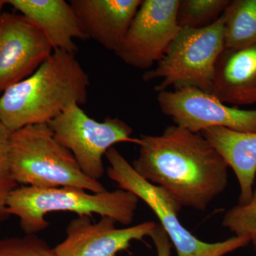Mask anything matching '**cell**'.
<instances>
[{
  "instance_id": "1",
  "label": "cell",
  "mask_w": 256,
  "mask_h": 256,
  "mask_svg": "<svg viewBox=\"0 0 256 256\" xmlns=\"http://www.w3.org/2000/svg\"><path fill=\"white\" fill-rule=\"evenodd\" d=\"M140 140L132 168L182 207L204 210L226 188L228 165L201 133L174 124Z\"/></svg>"
},
{
  "instance_id": "2",
  "label": "cell",
  "mask_w": 256,
  "mask_h": 256,
  "mask_svg": "<svg viewBox=\"0 0 256 256\" xmlns=\"http://www.w3.org/2000/svg\"><path fill=\"white\" fill-rule=\"evenodd\" d=\"M90 79L75 54L56 50L30 77L0 97V122L10 133L48 124L70 106L86 104Z\"/></svg>"
},
{
  "instance_id": "3",
  "label": "cell",
  "mask_w": 256,
  "mask_h": 256,
  "mask_svg": "<svg viewBox=\"0 0 256 256\" xmlns=\"http://www.w3.org/2000/svg\"><path fill=\"white\" fill-rule=\"evenodd\" d=\"M139 200L131 192L121 188L90 194L75 188L22 186L10 194L6 212L20 218V226L26 235H34L50 226L45 216L53 212H74L78 216L90 217L97 214L128 226L132 223Z\"/></svg>"
},
{
  "instance_id": "4",
  "label": "cell",
  "mask_w": 256,
  "mask_h": 256,
  "mask_svg": "<svg viewBox=\"0 0 256 256\" xmlns=\"http://www.w3.org/2000/svg\"><path fill=\"white\" fill-rule=\"evenodd\" d=\"M9 160L18 184L75 188L92 193L106 191L100 182L82 172L73 154L56 139L48 124L26 126L11 133Z\"/></svg>"
},
{
  "instance_id": "5",
  "label": "cell",
  "mask_w": 256,
  "mask_h": 256,
  "mask_svg": "<svg viewBox=\"0 0 256 256\" xmlns=\"http://www.w3.org/2000/svg\"><path fill=\"white\" fill-rule=\"evenodd\" d=\"M225 48L224 16L202 28H180L164 57L156 68L148 70L143 80L161 79L158 92L184 88H196L212 94L216 66Z\"/></svg>"
},
{
  "instance_id": "6",
  "label": "cell",
  "mask_w": 256,
  "mask_h": 256,
  "mask_svg": "<svg viewBox=\"0 0 256 256\" xmlns=\"http://www.w3.org/2000/svg\"><path fill=\"white\" fill-rule=\"evenodd\" d=\"M106 156L110 164L107 170L108 178L117 183L120 188L131 192L150 208L176 248L178 256H224L248 245V239L236 236L216 242L197 238L178 220V212L182 207L164 190L140 176L114 146L108 150Z\"/></svg>"
},
{
  "instance_id": "7",
  "label": "cell",
  "mask_w": 256,
  "mask_h": 256,
  "mask_svg": "<svg viewBox=\"0 0 256 256\" xmlns=\"http://www.w3.org/2000/svg\"><path fill=\"white\" fill-rule=\"evenodd\" d=\"M48 124L56 139L73 154L82 172L97 181L105 174L102 158L114 144L141 142L132 137V128L124 121L107 117L99 122L78 105L70 106Z\"/></svg>"
},
{
  "instance_id": "8",
  "label": "cell",
  "mask_w": 256,
  "mask_h": 256,
  "mask_svg": "<svg viewBox=\"0 0 256 256\" xmlns=\"http://www.w3.org/2000/svg\"><path fill=\"white\" fill-rule=\"evenodd\" d=\"M180 0H142L118 50L124 64L148 69L164 57L180 30Z\"/></svg>"
},
{
  "instance_id": "9",
  "label": "cell",
  "mask_w": 256,
  "mask_h": 256,
  "mask_svg": "<svg viewBox=\"0 0 256 256\" xmlns=\"http://www.w3.org/2000/svg\"><path fill=\"white\" fill-rule=\"evenodd\" d=\"M158 101L160 110L171 118L175 126L191 132L222 127L256 132V110L226 106L214 94L196 88L160 92Z\"/></svg>"
},
{
  "instance_id": "10",
  "label": "cell",
  "mask_w": 256,
  "mask_h": 256,
  "mask_svg": "<svg viewBox=\"0 0 256 256\" xmlns=\"http://www.w3.org/2000/svg\"><path fill=\"white\" fill-rule=\"evenodd\" d=\"M54 52L45 35L23 15L0 16V92L32 75Z\"/></svg>"
},
{
  "instance_id": "11",
  "label": "cell",
  "mask_w": 256,
  "mask_h": 256,
  "mask_svg": "<svg viewBox=\"0 0 256 256\" xmlns=\"http://www.w3.org/2000/svg\"><path fill=\"white\" fill-rule=\"evenodd\" d=\"M116 220L101 216L92 223L90 216H82L69 222L66 238L54 248L56 256H116L127 250L132 240L151 236L158 224L146 222L124 228L116 227Z\"/></svg>"
},
{
  "instance_id": "12",
  "label": "cell",
  "mask_w": 256,
  "mask_h": 256,
  "mask_svg": "<svg viewBox=\"0 0 256 256\" xmlns=\"http://www.w3.org/2000/svg\"><path fill=\"white\" fill-rule=\"evenodd\" d=\"M88 40L116 52L142 0H70Z\"/></svg>"
},
{
  "instance_id": "13",
  "label": "cell",
  "mask_w": 256,
  "mask_h": 256,
  "mask_svg": "<svg viewBox=\"0 0 256 256\" xmlns=\"http://www.w3.org/2000/svg\"><path fill=\"white\" fill-rule=\"evenodd\" d=\"M33 23L54 50L75 54L76 40H86L75 12L65 0H4Z\"/></svg>"
},
{
  "instance_id": "14",
  "label": "cell",
  "mask_w": 256,
  "mask_h": 256,
  "mask_svg": "<svg viewBox=\"0 0 256 256\" xmlns=\"http://www.w3.org/2000/svg\"><path fill=\"white\" fill-rule=\"evenodd\" d=\"M212 94L224 104H256V42L240 48H224L216 66Z\"/></svg>"
},
{
  "instance_id": "15",
  "label": "cell",
  "mask_w": 256,
  "mask_h": 256,
  "mask_svg": "<svg viewBox=\"0 0 256 256\" xmlns=\"http://www.w3.org/2000/svg\"><path fill=\"white\" fill-rule=\"evenodd\" d=\"M200 133L235 173L240 188L238 204H246L252 200L256 176V132L214 127Z\"/></svg>"
},
{
  "instance_id": "16",
  "label": "cell",
  "mask_w": 256,
  "mask_h": 256,
  "mask_svg": "<svg viewBox=\"0 0 256 256\" xmlns=\"http://www.w3.org/2000/svg\"><path fill=\"white\" fill-rule=\"evenodd\" d=\"M222 16L225 48H244L256 42V0L230 1Z\"/></svg>"
},
{
  "instance_id": "17",
  "label": "cell",
  "mask_w": 256,
  "mask_h": 256,
  "mask_svg": "<svg viewBox=\"0 0 256 256\" xmlns=\"http://www.w3.org/2000/svg\"><path fill=\"white\" fill-rule=\"evenodd\" d=\"M229 0H180L178 22L180 28H202L210 26L222 16Z\"/></svg>"
},
{
  "instance_id": "18",
  "label": "cell",
  "mask_w": 256,
  "mask_h": 256,
  "mask_svg": "<svg viewBox=\"0 0 256 256\" xmlns=\"http://www.w3.org/2000/svg\"><path fill=\"white\" fill-rule=\"evenodd\" d=\"M222 224L236 236L248 239L256 250V188L248 203L232 207L225 214Z\"/></svg>"
},
{
  "instance_id": "19",
  "label": "cell",
  "mask_w": 256,
  "mask_h": 256,
  "mask_svg": "<svg viewBox=\"0 0 256 256\" xmlns=\"http://www.w3.org/2000/svg\"><path fill=\"white\" fill-rule=\"evenodd\" d=\"M0 256H56L44 240L34 235L0 238Z\"/></svg>"
},
{
  "instance_id": "20",
  "label": "cell",
  "mask_w": 256,
  "mask_h": 256,
  "mask_svg": "<svg viewBox=\"0 0 256 256\" xmlns=\"http://www.w3.org/2000/svg\"><path fill=\"white\" fill-rule=\"evenodd\" d=\"M10 134L11 133L0 122V222L10 216L6 212V202L11 192L18 188L10 170Z\"/></svg>"
},
{
  "instance_id": "21",
  "label": "cell",
  "mask_w": 256,
  "mask_h": 256,
  "mask_svg": "<svg viewBox=\"0 0 256 256\" xmlns=\"http://www.w3.org/2000/svg\"><path fill=\"white\" fill-rule=\"evenodd\" d=\"M150 238L156 245L158 256H171V242L161 226L158 224Z\"/></svg>"
},
{
  "instance_id": "22",
  "label": "cell",
  "mask_w": 256,
  "mask_h": 256,
  "mask_svg": "<svg viewBox=\"0 0 256 256\" xmlns=\"http://www.w3.org/2000/svg\"><path fill=\"white\" fill-rule=\"evenodd\" d=\"M5 4L4 0H0V16H1V14H2V10L3 8H4Z\"/></svg>"
}]
</instances>
